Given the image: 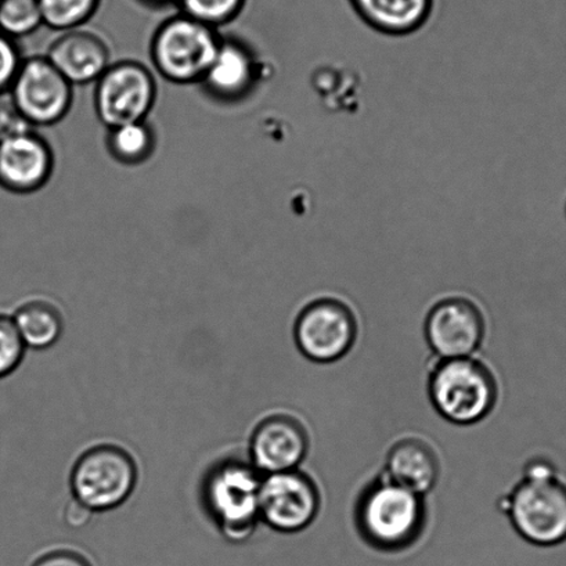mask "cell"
I'll return each instance as SVG.
<instances>
[{
	"mask_svg": "<svg viewBox=\"0 0 566 566\" xmlns=\"http://www.w3.org/2000/svg\"><path fill=\"white\" fill-rule=\"evenodd\" d=\"M500 505L527 543L555 547L566 542V482L547 460H532Z\"/></svg>",
	"mask_w": 566,
	"mask_h": 566,
	"instance_id": "obj_1",
	"label": "cell"
},
{
	"mask_svg": "<svg viewBox=\"0 0 566 566\" xmlns=\"http://www.w3.org/2000/svg\"><path fill=\"white\" fill-rule=\"evenodd\" d=\"M426 521L424 496L398 485L384 472L363 489L355 505L357 532L368 546L384 553L413 546Z\"/></svg>",
	"mask_w": 566,
	"mask_h": 566,
	"instance_id": "obj_2",
	"label": "cell"
},
{
	"mask_svg": "<svg viewBox=\"0 0 566 566\" xmlns=\"http://www.w3.org/2000/svg\"><path fill=\"white\" fill-rule=\"evenodd\" d=\"M499 381L493 368L476 356L437 359L428 376V397L442 419L474 426L496 408Z\"/></svg>",
	"mask_w": 566,
	"mask_h": 566,
	"instance_id": "obj_3",
	"label": "cell"
},
{
	"mask_svg": "<svg viewBox=\"0 0 566 566\" xmlns=\"http://www.w3.org/2000/svg\"><path fill=\"white\" fill-rule=\"evenodd\" d=\"M262 476L254 465L240 460L223 461L207 475L202 497L229 542H245L260 524Z\"/></svg>",
	"mask_w": 566,
	"mask_h": 566,
	"instance_id": "obj_4",
	"label": "cell"
},
{
	"mask_svg": "<svg viewBox=\"0 0 566 566\" xmlns=\"http://www.w3.org/2000/svg\"><path fill=\"white\" fill-rule=\"evenodd\" d=\"M221 42L217 29L180 13L164 21L153 36L154 67L174 84H197L205 80Z\"/></svg>",
	"mask_w": 566,
	"mask_h": 566,
	"instance_id": "obj_5",
	"label": "cell"
},
{
	"mask_svg": "<svg viewBox=\"0 0 566 566\" xmlns=\"http://www.w3.org/2000/svg\"><path fill=\"white\" fill-rule=\"evenodd\" d=\"M136 461L115 444L86 450L71 471L70 485L75 502L91 513H104L123 505L137 485Z\"/></svg>",
	"mask_w": 566,
	"mask_h": 566,
	"instance_id": "obj_6",
	"label": "cell"
},
{
	"mask_svg": "<svg viewBox=\"0 0 566 566\" xmlns=\"http://www.w3.org/2000/svg\"><path fill=\"white\" fill-rule=\"evenodd\" d=\"M359 335L356 313L345 301L323 296L300 312L294 339L302 355L315 363H334L354 348Z\"/></svg>",
	"mask_w": 566,
	"mask_h": 566,
	"instance_id": "obj_7",
	"label": "cell"
},
{
	"mask_svg": "<svg viewBox=\"0 0 566 566\" xmlns=\"http://www.w3.org/2000/svg\"><path fill=\"white\" fill-rule=\"evenodd\" d=\"M157 98V82L145 65L126 60L109 65L97 81L95 107L108 129L142 123Z\"/></svg>",
	"mask_w": 566,
	"mask_h": 566,
	"instance_id": "obj_8",
	"label": "cell"
},
{
	"mask_svg": "<svg viewBox=\"0 0 566 566\" xmlns=\"http://www.w3.org/2000/svg\"><path fill=\"white\" fill-rule=\"evenodd\" d=\"M322 510V492L315 478L302 470L262 476L260 516L280 533H300L316 521Z\"/></svg>",
	"mask_w": 566,
	"mask_h": 566,
	"instance_id": "obj_9",
	"label": "cell"
},
{
	"mask_svg": "<svg viewBox=\"0 0 566 566\" xmlns=\"http://www.w3.org/2000/svg\"><path fill=\"white\" fill-rule=\"evenodd\" d=\"M73 87L46 56H35L23 60L8 95L34 128L57 124L69 114Z\"/></svg>",
	"mask_w": 566,
	"mask_h": 566,
	"instance_id": "obj_10",
	"label": "cell"
},
{
	"mask_svg": "<svg viewBox=\"0 0 566 566\" xmlns=\"http://www.w3.org/2000/svg\"><path fill=\"white\" fill-rule=\"evenodd\" d=\"M424 334L437 359L475 356L485 339L486 318L467 296H447L428 312Z\"/></svg>",
	"mask_w": 566,
	"mask_h": 566,
	"instance_id": "obj_11",
	"label": "cell"
},
{
	"mask_svg": "<svg viewBox=\"0 0 566 566\" xmlns=\"http://www.w3.org/2000/svg\"><path fill=\"white\" fill-rule=\"evenodd\" d=\"M310 448V431L298 417L272 415L263 419L252 432L250 463L262 475L298 470Z\"/></svg>",
	"mask_w": 566,
	"mask_h": 566,
	"instance_id": "obj_12",
	"label": "cell"
},
{
	"mask_svg": "<svg viewBox=\"0 0 566 566\" xmlns=\"http://www.w3.org/2000/svg\"><path fill=\"white\" fill-rule=\"evenodd\" d=\"M53 151L34 129L0 142V186L15 195L42 189L53 172Z\"/></svg>",
	"mask_w": 566,
	"mask_h": 566,
	"instance_id": "obj_13",
	"label": "cell"
},
{
	"mask_svg": "<svg viewBox=\"0 0 566 566\" xmlns=\"http://www.w3.org/2000/svg\"><path fill=\"white\" fill-rule=\"evenodd\" d=\"M46 57L73 86L97 82L112 65L106 41L80 29L63 32L49 48Z\"/></svg>",
	"mask_w": 566,
	"mask_h": 566,
	"instance_id": "obj_14",
	"label": "cell"
},
{
	"mask_svg": "<svg viewBox=\"0 0 566 566\" xmlns=\"http://www.w3.org/2000/svg\"><path fill=\"white\" fill-rule=\"evenodd\" d=\"M384 474L398 485L426 497L441 480V458L426 438L403 437L389 448Z\"/></svg>",
	"mask_w": 566,
	"mask_h": 566,
	"instance_id": "obj_15",
	"label": "cell"
},
{
	"mask_svg": "<svg viewBox=\"0 0 566 566\" xmlns=\"http://www.w3.org/2000/svg\"><path fill=\"white\" fill-rule=\"evenodd\" d=\"M255 82V60L243 43L222 40L216 59L201 84L213 97L238 101L251 91Z\"/></svg>",
	"mask_w": 566,
	"mask_h": 566,
	"instance_id": "obj_16",
	"label": "cell"
},
{
	"mask_svg": "<svg viewBox=\"0 0 566 566\" xmlns=\"http://www.w3.org/2000/svg\"><path fill=\"white\" fill-rule=\"evenodd\" d=\"M352 8L374 31L409 35L431 18L433 0H349Z\"/></svg>",
	"mask_w": 566,
	"mask_h": 566,
	"instance_id": "obj_17",
	"label": "cell"
},
{
	"mask_svg": "<svg viewBox=\"0 0 566 566\" xmlns=\"http://www.w3.org/2000/svg\"><path fill=\"white\" fill-rule=\"evenodd\" d=\"M12 318L27 349L51 348L62 337L63 316L51 302L42 300L25 302L14 312Z\"/></svg>",
	"mask_w": 566,
	"mask_h": 566,
	"instance_id": "obj_18",
	"label": "cell"
},
{
	"mask_svg": "<svg viewBox=\"0 0 566 566\" xmlns=\"http://www.w3.org/2000/svg\"><path fill=\"white\" fill-rule=\"evenodd\" d=\"M107 143L112 156L119 163L128 165L146 161L156 145L153 130L146 120L109 129Z\"/></svg>",
	"mask_w": 566,
	"mask_h": 566,
	"instance_id": "obj_19",
	"label": "cell"
},
{
	"mask_svg": "<svg viewBox=\"0 0 566 566\" xmlns=\"http://www.w3.org/2000/svg\"><path fill=\"white\" fill-rule=\"evenodd\" d=\"M43 24L54 31L81 29L97 12L101 0H38Z\"/></svg>",
	"mask_w": 566,
	"mask_h": 566,
	"instance_id": "obj_20",
	"label": "cell"
},
{
	"mask_svg": "<svg viewBox=\"0 0 566 566\" xmlns=\"http://www.w3.org/2000/svg\"><path fill=\"white\" fill-rule=\"evenodd\" d=\"M43 24L38 0H0V32L18 40L29 36Z\"/></svg>",
	"mask_w": 566,
	"mask_h": 566,
	"instance_id": "obj_21",
	"label": "cell"
},
{
	"mask_svg": "<svg viewBox=\"0 0 566 566\" xmlns=\"http://www.w3.org/2000/svg\"><path fill=\"white\" fill-rule=\"evenodd\" d=\"M247 0H178L181 14L218 29L233 21L244 9Z\"/></svg>",
	"mask_w": 566,
	"mask_h": 566,
	"instance_id": "obj_22",
	"label": "cell"
},
{
	"mask_svg": "<svg viewBox=\"0 0 566 566\" xmlns=\"http://www.w3.org/2000/svg\"><path fill=\"white\" fill-rule=\"evenodd\" d=\"M27 346L12 316L0 313V380L13 374L24 360Z\"/></svg>",
	"mask_w": 566,
	"mask_h": 566,
	"instance_id": "obj_23",
	"label": "cell"
},
{
	"mask_svg": "<svg viewBox=\"0 0 566 566\" xmlns=\"http://www.w3.org/2000/svg\"><path fill=\"white\" fill-rule=\"evenodd\" d=\"M23 59L14 40L0 32V96L9 93Z\"/></svg>",
	"mask_w": 566,
	"mask_h": 566,
	"instance_id": "obj_24",
	"label": "cell"
},
{
	"mask_svg": "<svg viewBox=\"0 0 566 566\" xmlns=\"http://www.w3.org/2000/svg\"><path fill=\"white\" fill-rule=\"evenodd\" d=\"M31 129L34 128L27 123L8 93L0 96V142L24 134V132Z\"/></svg>",
	"mask_w": 566,
	"mask_h": 566,
	"instance_id": "obj_25",
	"label": "cell"
},
{
	"mask_svg": "<svg viewBox=\"0 0 566 566\" xmlns=\"http://www.w3.org/2000/svg\"><path fill=\"white\" fill-rule=\"evenodd\" d=\"M32 566H92V564L85 555L64 548L43 554Z\"/></svg>",
	"mask_w": 566,
	"mask_h": 566,
	"instance_id": "obj_26",
	"label": "cell"
},
{
	"mask_svg": "<svg viewBox=\"0 0 566 566\" xmlns=\"http://www.w3.org/2000/svg\"><path fill=\"white\" fill-rule=\"evenodd\" d=\"M91 514L92 513L90 510L85 509L84 505L73 500V503H71L70 507L67 509L69 524L75 527H80L86 524V521L90 518Z\"/></svg>",
	"mask_w": 566,
	"mask_h": 566,
	"instance_id": "obj_27",
	"label": "cell"
},
{
	"mask_svg": "<svg viewBox=\"0 0 566 566\" xmlns=\"http://www.w3.org/2000/svg\"><path fill=\"white\" fill-rule=\"evenodd\" d=\"M140 2L150 8H164L168 4L178 3V0H140Z\"/></svg>",
	"mask_w": 566,
	"mask_h": 566,
	"instance_id": "obj_28",
	"label": "cell"
}]
</instances>
